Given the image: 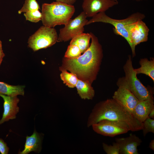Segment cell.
<instances>
[{
	"instance_id": "1",
	"label": "cell",
	"mask_w": 154,
	"mask_h": 154,
	"mask_svg": "<svg viewBox=\"0 0 154 154\" xmlns=\"http://www.w3.org/2000/svg\"><path fill=\"white\" fill-rule=\"evenodd\" d=\"M91 42L88 49L78 57L64 59L63 68L75 74L79 79L91 84L96 79L103 57L102 47L98 38L90 32Z\"/></svg>"
},
{
	"instance_id": "2",
	"label": "cell",
	"mask_w": 154,
	"mask_h": 154,
	"mask_svg": "<svg viewBox=\"0 0 154 154\" xmlns=\"http://www.w3.org/2000/svg\"><path fill=\"white\" fill-rule=\"evenodd\" d=\"M103 119L117 121L127 125L130 131L142 130L143 122L132 114L113 98L101 102L95 106L88 119L87 125L89 127Z\"/></svg>"
},
{
	"instance_id": "3",
	"label": "cell",
	"mask_w": 154,
	"mask_h": 154,
	"mask_svg": "<svg viewBox=\"0 0 154 154\" xmlns=\"http://www.w3.org/2000/svg\"><path fill=\"white\" fill-rule=\"evenodd\" d=\"M125 76L119 78L116 85L118 87L126 89L132 93L139 100H154L153 92L145 86L137 77L133 66L131 55H129L123 66Z\"/></svg>"
},
{
	"instance_id": "4",
	"label": "cell",
	"mask_w": 154,
	"mask_h": 154,
	"mask_svg": "<svg viewBox=\"0 0 154 154\" xmlns=\"http://www.w3.org/2000/svg\"><path fill=\"white\" fill-rule=\"evenodd\" d=\"M75 11L74 7L59 2L44 3L42 5V21L43 25L54 27L65 25Z\"/></svg>"
},
{
	"instance_id": "5",
	"label": "cell",
	"mask_w": 154,
	"mask_h": 154,
	"mask_svg": "<svg viewBox=\"0 0 154 154\" xmlns=\"http://www.w3.org/2000/svg\"><path fill=\"white\" fill-rule=\"evenodd\" d=\"M145 17L144 14L140 12L134 13L127 18L122 19L112 18L106 15L105 12L99 13L88 21L87 25L95 22H102L110 24L113 26L114 33L124 38L130 46L131 42L127 29L128 24L139 20H143Z\"/></svg>"
},
{
	"instance_id": "6",
	"label": "cell",
	"mask_w": 154,
	"mask_h": 154,
	"mask_svg": "<svg viewBox=\"0 0 154 154\" xmlns=\"http://www.w3.org/2000/svg\"><path fill=\"white\" fill-rule=\"evenodd\" d=\"M58 38L55 29L43 25L29 37L28 46L36 51L52 46L57 42Z\"/></svg>"
},
{
	"instance_id": "7",
	"label": "cell",
	"mask_w": 154,
	"mask_h": 154,
	"mask_svg": "<svg viewBox=\"0 0 154 154\" xmlns=\"http://www.w3.org/2000/svg\"><path fill=\"white\" fill-rule=\"evenodd\" d=\"M83 11L73 19H70L60 30L57 42L66 41L83 33L88 20Z\"/></svg>"
},
{
	"instance_id": "8",
	"label": "cell",
	"mask_w": 154,
	"mask_h": 154,
	"mask_svg": "<svg viewBox=\"0 0 154 154\" xmlns=\"http://www.w3.org/2000/svg\"><path fill=\"white\" fill-rule=\"evenodd\" d=\"M93 130L101 135L110 137L127 133L130 131L126 124L117 121L103 119L92 125Z\"/></svg>"
},
{
	"instance_id": "9",
	"label": "cell",
	"mask_w": 154,
	"mask_h": 154,
	"mask_svg": "<svg viewBox=\"0 0 154 154\" xmlns=\"http://www.w3.org/2000/svg\"><path fill=\"white\" fill-rule=\"evenodd\" d=\"M131 42L130 46L132 57L135 56V47L141 42H146L148 39L149 29L143 20L129 24L127 26Z\"/></svg>"
},
{
	"instance_id": "10",
	"label": "cell",
	"mask_w": 154,
	"mask_h": 154,
	"mask_svg": "<svg viewBox=\"0 0 154 154\" xmlns=\"http://www.w3.org/2000/svg\"><path fill=\"white\" fill-rule=\"evenodd\" d=\"M118 3L117 0H84L82 7L87 17H92L99 13L105 12Z\"/></svg>"
},
{
	"instance_id": "11",
	"label": "cell",
	"mask_w": 154,
	"mask_h": 154,
	"mask_svg": "<svg viewBox=\"0 0 154 154\" xmlns=\"http://www.w3.org/2000/svg\"><path fill=\"white\" fill-rule=\"evenodd\" d=\"M112 98L131 114L139 100L130 91L118 87L115 92Z\"/></svg>"
},
{
	"instance_id": "12",
	"label": "cell",
	"mask_w": 154,
	"mask_h": 154,
	"mask_svg": "<svg viewBox=\"0 0 154 154\" xmlns=\"http://www.w3.org/2000/svg\"><path fill=\"white\" fill-rule=\"evenodd\" d=\"M4 101V111L2 117L0 120V125L10 119L16 118V115L19 112V108L17 104L19 99L17 96H10L0 94Z\"/></svg>"
},
{
	"instance_id": "13",
	"label": "cell",
	"mask_w": 154,
	"mask_h": 154,
	"mask_svg": "<svg viewBox=\"0 0 154 154\" xmlns=\"http://www.w3.org/2000/svg\"><path fill=\"white\" fill-rule=\"evenodd\" d=\"M116 142L119 147V154H139L137 147L142 141L135 134H131L125 137L116 138Z\"/></svg>"
},
{
	"instance_id": "14",
	"label": "cell",
	"mask_w": 154,
	"mask_h": 154,
	"mask_svg": "<svg viewBox=\"0 0 154 154\" xmlns=\"http://www.w3.org/2000/svg\"><path fill=\"white\" fill-rule=\"evenodd\" d=\"M154 100H139L132 114L134 117L143 122L148 117L151 110L154 108Z\"/></svg>"
},
{
	"instance_id": "15",
	"label": "cell",
	"mask_w": 154,
	"mask_h": 154,
	"mask_svg": "<svg viewBox=\"0 0 154 154\" xmlns=\"http://www.w3.org/2000/svg\"><path fill=\"white\" fill-rule=\"evenodd\" d=\"M41 140L40 135L35 130L31 135L27 136L24 149L18 153L27 154L31 151L39 153L41 149Z\"/></svg>"
},
{
	"instance_id": "16",
	"label": "cell",
	"mask_w": 154,
	"mask_h": 154,
	"mask_svg": "<svg viewBox=\"0 0 154 154\" xmlns=\"http://www.w3.org/2000/svg\"><path fill=\"white\" fill-rule=\"evenodd\" d=\"M75 87L81 98L92 100L93 98L95 91L91 84L89 81L78 79Z\"/></svg>"
},
{
	"instance_id": "17",
	"label": "cell",
	"mask_w": 154,
	"mask_h": 154,
	"mask_svg": "<svg viewBox=\"0 0 154 154\" xmlns=\"http://www.w3.org/2000/svg\"><path fill=\"white\" fill-rule=\"evenodd\" d=\"M140 67L134 69L137 74H143L150 77L154 82V58H150L149 60L147 58H141L139 61Z\"/></svg>"
},
{
	"instance_id": "18",
	"label": "cell",
	"mask_w": 154,
	"mask_h": 154,
	"mask_svg": "<svg viewBox=\"0 0 154 154\" xmlns=\"http://www.w3.org/2000/svg\"><path fill=\"white\" fill-rule=\"evenodd\" d=\"M24 86H13L4 82H0V94L10 96H17L18 95H24Z\"/></svg>"
},
{
	"instance_id": "19",
	"label": "cell",
	"mask_w": 154,
	"mask_h": 154,
	"mask_svg": "<svg viewBox=\"0 0 154 154\" xmlns=\"http://www.w3.org/2000/svg\"><path fill=\"white\" fill-rule=\"evenodd\" d=\"M91 38L90 33H83L72 38L70 44L77 46L80 49L82 53H83L89 48Z\"/></svg>"
},
{
	"instance_id": "20",
	"label": "cell",
	"mask_w": 154,
	"mask_h": 154,
	"mask_svg": "<svg viewBox=\"0 0 154 154\" xmlns=\"http://www.w3.org/2000/svg\"><path fill=\"white\" fill-rule=\"evenodd\" d=\"M61 70L60 77L64 83L69 88L76 87L78 79L76 75L72 72L69 73L64 69H62Z\"/></svg>"
},
{
	"instance_id": "21",
	"label": "cell",
	"mask_w": 154,
	"mask_h": 154,
	"mask_svg": "<svg viewBox=\"0 0 154 154\" xmlns=\"http://www.w3.org/2000/svg\"><path fill=\"white\" fill-rule=\"evenodd\" d=\"M39 5L36 0H25L23 6L18 11L19 14L30 11L38 10Z\"/></svg>"
},
{
	"instance_id": "22",
	"label": "cell",
	"mask_w": 154,
	"mask_h": 154,
	"mask_svg": "<svg viewBox=\"0 0 154 154\" xmlns=\"http://www.w3.org/2000/svg\"><path fill=\"white\" fill-rule=\"evenodd\" d=\"M81 53L78 46L75 45L70 44L68 47L64 57L68 58H75L80 56Z\"/></svg>"
},
{
	"instance_id": "23",
	"label": "cell",
	"mask_w": 154,
	"mask_h": 154,
	"mask_svg": "<svg viewBox=\"0 0 154 154\" xmlns=\"http://www.w3.org/2000/svg\"><path fill=\"white\" fill-rule=\"evenodd\" d=\"M24 15L26 20L32 22L37 23L42 20V14L38 10L30 11Z\"/></svg>"
},
{
	"instance_id": "24",
	"label": "cell",
	"mask_w": 154,
	"mask_h": 154,
	"mask_svg": "<svg viewBox=\"0 0 154 154\" xmlns=\"http://www.w3.org/2000/svg\"><path fill=\"white\" fill-rule=\"evenodd\" d=\"M145 136L148 133H154V119L148 117L143 122L142 130Z\"/></svg>"
},
{
	"instance_id": "25",
	"label": "cell",
	"mask_w": 154,
	"mask_h": 154,
	"mask_svg": "<svg viewBox=\"0 0 154 154\" xmlns=\"http://www.w3.org/2000/svg\"><path fill=\"white\" fill-rule=\"evenodd\" d=\"M102 147L104 150L107 154H119V146L116 142H114L112 145H109L103 143Z\"/></svg>"
},
{
	"instance_id": "26",
	"label": "cell",
	"mask_w": 154,
	"mask_h": 154,
	"mask_svg": "<svg viewBox=\"0 0 154 154\" xmlns=\"http://www.w3.org/2000/svg\"><path fill=\"white\" fill-rule=\"evenodd\" d=\"M9 149L7 143L2 139L0 138V153L1 154H7Z\"/></svg>"
},
{
	"instance_id": "27",
	"label": "cell",
	"mask_w": 154,
	"mask_h": 154,
	"mask_svg": "<svg viewBox=\"0 0 154 154\" xmlns=\"http://www.w3.org/2000/svg\"><path fill=\"white\" fill-rule=\"evenodd\" d=\"M56 1L68 5H72L77 0H56Z\"/></svg>"
},
{
	"instance_id": "28",
	"label": "cell",
	"mask_w": 154,
	"mask_h": 154,
	"mask_svg": "<svg viewBox=\"0 0 154 154\" xmlns=\"http://www.w3.org/2000/svg\"><path fill=\"white\" fill-rule=\"evenodd\" d=\"M5 56L2 48V42L0 40V66Z\"/></svg>"
},
{
	"instance_id": "29",
	"label": "cell",
	"mask_w": 154,
	"mask_h": 154,
	"mask_svg": "<svg viewBox=\"0 0 154 154\" xmlns=\"http://www.w3.org/2000/svg\"><path fill=\"white\" fill-rule=\"evenodd\" d=\"M149 147L153 151L154 150V139H153L149 143Z\"/></svg>"
},
{
	"instance_id": "30",
	"label": "cell",
	"mask_w": 154,
	"mask_h": 154,
	"mask_svg": "<svg viewBox=\"0 0 154 154\" xmlns=\"http://www.w3.org/2000/svg\"><path fill=\"white\" fill-rule=\"evenodd\" d=\"M148 117L151 119H154V108L151 110L149 115Z\"/></svg>"
},
{
	"instance_id": "31",
	"label": "cell",
	"mask_w": 154,
	"mask_h": 154,
	"mask_svg": "<svg viewBox=\"0 0 154 154\" xmlns=\"http://www.w3.org/2000/svg\"><path fill=\"white\" fill-rule=\"evenodd\" d=\"M133 0L136 1H146V0Z\"/></svg>"
}]
</instances>
